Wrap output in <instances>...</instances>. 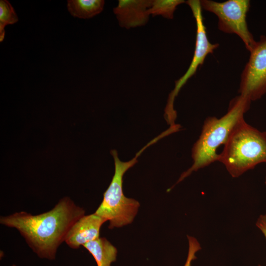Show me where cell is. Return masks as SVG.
Instances as JSON below:
<instances>
[{
  "mask_svg": "<svg viewBox=\"0 0 266 266\" xmlns=\"http://www.w3.org/2000/svg\"><path fill=\"white\" fill-rule=\"evenodd\" d=\"M85 210L68 197L61 199L50 210L32 215L25 211L0 217V224L16 229L40 258L54 260L73 224Z\"/></svg>",
  "mask_w": 266,
  "mask_h": 266,
  "instance_id": "cell-1",
  "label": "cell"
},
{
  "mask_svg": "<svg viewBox=\"0 0 266 266\" xmlns=\"http://www.w3.org/2000/svg\"><path fill=\"white\" fill-rule=\"evenodd\" d=\"M251 101L239 95L230 101L227 112L221 118L208 117L204 121L199 138L192 151L194 163L184 172L176 183L189 176L192 172L218 161L217 149L225 145L236 125L244 119V114L249 109Z\"/></svg>",
  "mask_w": 266,
  "mask_h": 266,
  "instance_id": "cell-2",
  "label": "cell"
},
{
  "mask_svg": "<svg viewBox=\"0 0 266 266\" xmlns=\"http://www.w3.org/2000/svg\"><path fill=\"white\" fill-rule=\"evenodd\" d=\"M218 161L233 177H239L260 163H266V132L259 131L242 119L224 145Z\"/></svg>",
  "mask_w": 266,
  "mask_h": 266,
  "instance_id": "cell-3",
  "label": "cell"
},
{
  "mask_svg": "<svg viewBox=\"0 0 266 266\" xmlns=\"http://www.w3.org/2000/svg\"><path fill=\"white\" fill-rule=\"evenodd\" d=\"M162 138L161 135L154 138L140 150L133 159L128 162L120 160L116 150L110 151V154L114 161V174L108 188L103 194L101 203L95 212L106 221H109V229L121 227L130 224L133 221L140 204L135 200L127 198L124 195V174L137 162V158L146 148Z\"/></svg>",
  "mask_w": 266,
  "mask_h": 266,
  "instance_id": "cell-4",
  "label": "cell"
},
{
  "mask_svg": "<svg viewBox=\"0 0 266 266\" xmlns=\"http://www.w3.org/2000/svg\"><path fill=\"white\" fill-rule=\"evenodd\" d=\"M186 3L190 7L196 20L197 32L195 48L192 62L185 73L175 82V87L169 94L165 109L164 116L170 126L175 125L176 112L173 103L181 88L187 80L193 76L199 66H201L209 54H212L218 47V43H211L207 36L206 27L203 23L202 8L199 0H189Z\"/></svg>",
  "mask_w": 266,
  "mask_h": 266,
  "instance_id": "cell-5",
  "label": "cell"
},
{
  "mask_svg": "<svg viewBox=\"0 0 266 266\" xmlns=\"http://www.w3.org/2000/svg\"><path fill=\"white\" fill-rule=\"evenodd\" d=\"M202 9L215 14L218 18L219 30L237 35L249 52L256 43L250 32L246 15L250 7L249 0H228L217 2L210 0H200Z\"/></svg>",
  "mask_w": 266,
  "mask_h": 266,
  "instance_id": "cell-6",
  "label": "cell"
},
{
  "mask_svg": "<svg viewBox=\"0 0 266 266\" xmlns=\"http://www.w3.org/2000/svg\"><path fill=\"white\" fill-rule=\"evenodd\" d=\"M250 53L241 75L239 93L252 101L266 93V36H260Z\"/></svg>",
  "mask_w": 266,
  "mask_h": 266,
  "instance_id": "cell-7",
  "label": "cell"
},
{
  "mask_svg": "<svg viewBox=\"0 0 266 266\" xmlns=\"http://www.w3.org/2000/svg\"><path fill=\"white\" fill-rule=\"evenodd\" d=\"M105 222L104 219L95 213L84 215L71 227L65 242L70 248L78 249L100 237L101 227Z\"/></svg>",
  "mask_w": 266,
  "mask_h": 266,
  "instance_id": "cell-8",
  "label": "cell"
},
{
  "mask_svg": "<svg viewBox=\"0 0 266 266\" xmlns=\"http://www.w3.org/2000/svg\"><path fill=\"white\" fill-rule=\"evenodd\" d=\"M152 0H119L113 8L119 25L127 29L145 25L148 21Z\"/></svg>",
  "mask_w": 266,
  "mask_h": 266,
  "instance_id": "cell-9",
  "label": "cell"
},
{
  "mask_svg": "<svg viewBox=\"0 0 266 266\" xmlns=\"http://www.w3.org/2000/svg\"><path fill=\"white\" fill-rule=\"evenodd\" d=\"M83 247L94 257L97 266H111L116 260L117 249L105 237H99Z\"/></svg>",
  "mask_w": 266,
  "mask_h": 266,
  "instance_id": "cell-10",
  "label": "cell"
},
{
  "mask_svg": "<svg viewBox=\"0 0 266 266\" xmlns=\"http://www.w3.org/2000/svg\"><path fill=\"white\" fill-rule=\"evenodd\" d=\"M104 3L103 0H68L67 8L72 16L86 19L101 12Z\"/></svg>",
  "mask_w": 266,
  "mask_h": 266,
  "instance_id": "cell-11",
  "label": "cell"
},
{
  "mask_svg": "<svg viewBox=\"0 0 266 266\" xmlns=\"http://www.w3.org/2000/svg\"><path fill=\"white\" fill-rule=\"evenodd\" d=\"M184 2L186 1L183 0H152L149 13L153 16L161 15L172 19L177 6Z\"/></svg>",
  "mask_w": 266,
  "mask_h": 266,
  "instance_id": "cell-12",
  "label": "cell"
},
{
  "mask_svg": "<svg viewBox=\"0 0 266 266\" xmlns=\"http://www.w3.org/2000/svg\"><path fill=\"white\" fill-rule=\"evenodd\" d=\"M18 21V16L11 3L7 0H0V42H2L4 38L5 26L14 24Z\"/></svg>",
  "mask_w": 266,
  "mask_h": 266,
  "instance_id": "cell-13",
  "label": "cell"
},
{
  "mask_svg": "<svg viewBox=\"0 0 266 266\" xmlns=\"http://www.w3.org/2000/svg\"><path fill=\"white\" fill-rule=\"evenodd\" d=\"M187 238L189 242V249L187 258L184 266H191L192 262L197 259L196 253L201 249V246L195 237L187 235Z\"/></svg>",
  "mask_w": 266,
  "mask_h": 266,
  "instance_id": "cell-14",
  "label": "cell"
},
{
  "mask_svg": "<svg viewBox=\"0 0 266 266\" xmlns=\"http://www.w3.org/2000/svg\"><path fill=\"white\" fill-rule=\"evenodd\" d=\"M256 226L262 231L266 238V214L261 215L256 223ZM258 266H261L259 265Z\"/></svg>",
  "mask_w": 266,
  "mask_h": 266,
  "instance_id": "cell-15",
  "label": "cell"
},
{
  "mask_svg": "<svg viewBox=\"0 0 266 266\" xmlns=\"http://www.w3.org/2000/svg\"><path fill=\"white\" fill-rule=\"evenodd\" d=\"M11 266H17L15 264H13Z\"/></svg>",
  "mask_w": 266,
  "mask_h": 266,
  "instance_id": "cell-16",
  "label": "cell"
},
{
  "mask_svg": "<svg viewBox=\"0 0 266 266\" xmlns=\"http://www.w3.org/2000/svg\"><path fill=\"white\" fill-rule=\"evenodd\" d=\"M265 183H266V181H265Z\"/></svg>",
  "mask_w": 266,
  "mask_h": 266,
  "instance_id": "cell-17",
  "label": "cell"
}]
</instances>
